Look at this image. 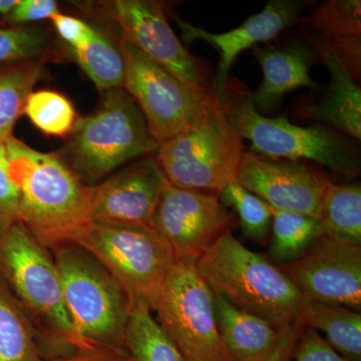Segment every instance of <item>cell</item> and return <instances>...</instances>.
Instances as JSON below:
<instances>
[{
  "mask_svg": "<svg viewBox=\"0 0 361 361\" xmlns=\"http://www.w3.org/2000/svg\"><path fill=\"white\" fill-rule=\"evenodd\" d=\"M168 180L155 158L130 164L90 187V221L152 226Z\"/></svg>",
  "mask_w": 361,
  "mask_h": 361,
  "instance_id": "obj_15",
  "label": "cell"
},
{
  "mask_svg": "<svg viewBox=\"0 0 361 361\" xmlns=\"http://www.w3.org/2000/svg\"><path fill=\"white\" fill-rule=\"evenodd\" d=\"M305 326L297 320L290 326L282 329L281 336L278 342L277 348L269 360L266 361H292L293 360L294 349H295L299 336Z\"/></svg>",
  "mask_w": 361,
  "mask_h": 361,
  "instance_id": "obj_37",
  "label": "cell"
},
{
  "mask_svg": "<svg viewBox=\"0 0 361 361\" xmlns=\"http://www.w3.org/2000/svg\"><path fill=\"white\" fill-rule=\"evenodd\" d=\"M272 211V226L268 260L286 264L302 257L316 240L325 235L320 220L290 211Z\"/></svg>",
  "mask_w": 361,
  "mask_h": 361,
  "instance_id": "obj_23",
  "label": "cell"
},
{
  "mask_svg": "<svg viewBox=\"0 0 361 361\" xmlns=\"http://www.w3.org/2000/svg\"><path fill=\"white\" fill-rule=\"evenodd\" d=\"M61 13L58 2L54 0H18L16 6L1 18L6 27H20L35 21L51 20Z\"/></svg>",
  "mask_w": 361,
  "mask_h": 361,
  "instance_id": "obj_33",
  "label": "cell"
},
{
  "mask_svg": "<svg viewBox=\"0 0 361 361\" xmlns=\"http://www.w3.org/2000/svg\"><path fill=\"white\" fill-rule=\"evenodd\" d=\"M253 56L260 63L264 75L258 89L250 92L252 104L258 111L272 110L291 90L319 87L310 75L318 56L308 40L281 47H255Z\"/></svg>",
  "mask_w": 361,
  "mask_h": 361,
  "instance_id": "obj_17",
  "label": "cell"
},
{
  "mask_svg": "<svg viewBox=\"0 0 361 361\" xmlns=\"http://www.w3.org/2000/svg\"><path fill=\"white\" fill-rule=\"evenodd\" d=\"M304 299L361 311V245L323 235L295 261L277 265Z\"/></svg>",
  "mask_w": 361,
  "mask_h": 361,
  "instance_id": "obj_12",
  "label": "cell"
},
{
  "mask_svg": "<svg viewBox=\"0 0 361 361\" xmlns=\"http://www.w3.org/2000/svg\"><path fill=\"white\" fill-rule=\"evenodd\" d=\"M294 361H351L337 353L319 332L303 329L294 349Z\"/></svg>",
  "mask_w": 361,
  "mask_h": 361,
  "instance_id": "obj_34",
  "label": "cell"
},
{
  "mask_svg": "<svg viewBox=\"0 0 361 361\" xmlns=\"http://www.w3.org/2000/svg\"><path fill=\"white\" fill-rule=\"evenodd\" d=\"M51 20L59 37L70 45L71 49H82L85 47L96 33V28L73 16L59 13L54 16Z\"/></svg>",
  "mask_w": 361,
  "mask_h": 361,
  "instance_id": "obj_35",
  "label": "cell"
},
{
  "mask_svg": "<svg viewBox=\"0 0 361 361\" xmlns=\"http://www.w3.org/2000/svg\"><path fill=\"white\" fill-rule=\"evenodd\" d=\"M118 44L126 63L123 89L141 109L154 141L163 144L194 125L215 97V89L182 82L125 37Z\"/></svg>",
  "mask_w": 361,
  "mask_h": 361,
  "instance_id": "obj_10",
  "label": "cell"
},
{
  "mask_svg": "<svg viewBox=\"0 0 361 361\" xmlns=\"http://www.w3.org/2000/svg\"><path fill=\"white\" fill-rule=\"evenodd\" d=\"M219 199L223 205L234 209L247 239L261 245L269 243L272 211L266 202L237 182L223 188Z\"/></svg>",
  "mask_w": 361,
  "mask_h": 361,
  "instance_id": "obj_27",
  "label": "cell"
},
{
  "mask_svg": "<svg viewBox=\"0 0 361 361\" xmlns=\"http://www.w3.org/2000/svg\"><path fill=\"white\" fill-rule=\"evenodd\" d=\"M25 114L44 134L56 137L70 135L78 121L70 99L49 90L32 92L26 101Z\"/></svg>",
  "mask_w": 361,
  "mask_h": 361,
  "instance_id": "obj_28",
  "label": "cell"
},
{
  "mask_svg": "<svg viewBox=\"0 0 361 361\" xmlns=\"http://www.w3.org/2000/svg\"><path fill=\"white\" fill-rule=\"evenodd\" d=\"M299 322L322 332L324 341L337 353L351 361H361V313L304 299Z\"/></svg>",
  "mask_w": 361,
  "mask_h": 361,
  "instance_id": "obj_20",
  "label": "cell"
},
{
  "mask_svg": "<svg viewBox=\"0 0 361 361\" xmlns=\"http://www.w3.org/2000/svg\"><path fill=\"white\" fill-rule=\"evenodd\" d=\"M233 219L219 195L180 189L168 183L152 227L167 241L177 260L197 261L224 233L231 231Z\"/></svg>",
  "mask_w": 361,
  "mask_h": 361,
  "instance_id": "obj_11",
  "label": "cell"
},
{
  "mask_svg": "<svg viewBox=\"0 0 361 361\" xmlns=\"http://www.w3.org/2000/svg\"><path fill=\"white\" fill-rule=\"evenodd\" d=\"M73 58L102 92L123 89L126 63L120 44L96 30L94 37L82 49H71Z\"/></svg>",
  "mask_w": 361,
  "mask_h": 361,
  "instance_id": "obj_26",
  "label": "cell"
},
{
  "mask_svg": "<svg viewBox=\"0 0 361 361\" xmlns=\"http://www.w3.org/2000/svg\"><path fill=\"white\" fill-rule=\"evenodd\" d=\"M329 68L330 84L317 103L301 109L302 118L331 126L346 135L361 139V90L357 82L343 70L334 56L319 54Z\"/></svg>",
  "mask_w": 361,
  "mask_h": 361,
  "instance_id": "obj_19",
  "label": "cell"
},
{
  "mask_svg": "<svg viewBox=\"0 0 361 361\" xmlns=\"http://www.w3.org/2000/svg\"><path fill=\"white\" fill-rule=\"evenodd\" d=\"M242 141L216 94L194 125L160 145L155 159L172 186L219 195L236 182Z\"/></svg>",
  "mask_w": 361,
  "mask_h": 361,
  "instance_id": "obj_8",
  "label": "cell"
},
{
  "mask_svg": "<svg viewBox=\"0 0 361 361\" xmlns=\"http://www.w3.org/2000/svg\"><path fill=\"white\" fill-rule=\"evenodd\" d=\"M197 269L215 295L281 330L299 319L303 296L264 256L249 250L227 231L197 260Z\"/></svg>",
  "mask_w": 361,
  "mask_h": 361,
  "instance_id": "obj_3",
  "label": "cell"
},
{
  "mask_svg": "<svg viewBox=\"0 0 361 361\" xmlns=\"http://www.w3.org/2000/svg\"><path fill=\"white\" fill-rule=\"evenodd\" d=\"M196 262L176 261L152 304V312L185 361H233L216 323L214 293Z\"/></svg>",
  "mask_w": 361,
  "mask_h": 361,
  "instance_id": "obj_9",
  "label": "cell"
},
{
  "mask_svg": "<svg viewBox=\"0 0 361 361\" xmlns=\"http://www.w3.org/2000/svg\"><path fill=\"white\" fill-rule=\"evenodd\" d=\"M73 329L85 344L126 351L129 299L96 257L73 243L51 248Z\"/></svg>",
  "mask_w": 361,
  "mask_h": 361,
  "instance_id": "obj_6",
  "label": "cell"
},
{
  "mask_svg": "<svg viewBox=\"0 0 361 361\" xmlns=\"http://www.w3.org/2000/svg\"><path fill=\"white\" fill-rule=\"evenodd\" d=\"M214 313L223 343L233 361H266L277 348L282 329L240 310L214 294Z\"/></svg>",
  "mask_w": 361,
  "mask_h": 361,
  "instance_id": "obj_18",
  "label": "cell"
},
{
  "mask_svg": "<svg viewBox=\"0 0 361 361\" xmlns=\"http://www.w3.org/2000/svg\"><path fill=\"white\" fill-rule=\"evenodd\" d=\"M219 99L226 118L242 139L251 142L254 153L281 160L313 161L348 180L360 176V157L343 135L323 126L293 125L286 116L261 115L252 104L249 90L236 78H228Z\"/></svg>",
  "mask_w": 361,
  "mask_h": 361,
  "instance_id": "obj_4",
  "label": "cell"
},
{
  "mask_svg": "<svg viewBox=\"0 0 361 361\" xmlns=\"http://www.w3.org/2000/svg\"><path fill=\"white\" fill-rule=\"evenodd\" d=\"M44 61L0 66V144L13 137L14 126L25 114L28 97L44 78Z\"/></svg>",
  "mask_w": 361,
  "mask_h": 361,
  "instance_id": "obj_22",
  "label": "cell"
},
{
  "mask_svg": "<svg viewBox=\"0 0 361 361\" xmlns=\"http://www.w3.org/2000/svg\"><path fill=\"white\" fill-rule=\"evenodd\" d=\"M45 361H135L134 358L118 349L108 348V346L92 345L77 349L75 353L63 357L52 358Z\"/></svg>",
  "mask_w": 361,
  "mask_h": 361,
  "instance_id": "obj_36",
  "label": "cell"
},
{
  "mask_svg": "<svg viewBox=\"0 0 361 361\" xmlns=\"http://www.w3.org/2000/svg\"><path fill=\"white\" fill-rule=\"evenodd\" d=\"M126 348L135 361H185L152 310L145 305L130 310Z\"/></svg>",
  "mask_w": 361,
  "mask_h": 361,
  "instance_id": "obj_25",
  "label": "cell"
},
{
  "mask_svg": "<svg viewBox=\"0 0 361 361\" xmlns=\"http://www.w3.org/2000/svg\"><path fill=\"white\" fill-rule=\"evenodd\" d=\"M159 147L134 99L123 89H113L104 92L92 115L78 118L59 156L92 187L128 161L157 153Z\"/></svg>",
  "mask_w": 361,
  "mask_h": 361,
  "instance_id": "obj_5",
  "label": "cell"
},
{
  "mask_svg": "<svg viewBox=\"0 0 361 361\" xmlns=\"http://www.w3.org/2000/svg\"><path fill=\"white\" fill-rule=\"evenodd\" d=\"M308 42L314 47L317 56L330 54L356 82L361 77V35L356 37H323L312 35Z\"/></svg>",
  "mask_w": 361,
  "mask_h": 361,
  "instance_id": "obj_31",
  "label": "cell"
},
{
  "mask_svg": "<svg viewBox=\"0 0 361 361\" xmlns=\"http://www.w3.org/2000/svg\"><path fill=\"white\" fill-rule=\"evenodd\" d=\"M319 37H356L361 35L360 0H329L315 7L303 18Z\"/></svg>",
  "mask_w": 361,
  "mask_h": 361,
  "instance_id": "obj_29",
  "label": "cell"
},
{
  "mask_svg": "<svg viewBox=\"0 0 361 361\" xmlns=\"http://www.w3.org/2000/svg\"><path fill=\"white\" fill-rule=\"evenodd\" d=\"M310 6V1L302 0H270L260 13L247 18L238 27L223 33L207 32L179 18H176V23L182 30L183 39L186 44L203 39L219 51L220 63L214 87L219 97L224 90L230 68L238 54L247 49L257 47L261 42L274 39L283 30L293 25L299 13Z\"/></svg>",
  "mask_w": 361,
  "mask_h": 361,
  "instance_id": "obj_16",
  "label": "cell"
},
{
  "mask_svg": "<svg viewBox=\"0 0 361 361\" xmlns=\"http://www.w3.org/2000/svg\"><path fill=\"white\" fill-rule=\"evenodd\" d=\"M6 149L18 221L47 249L70 243L90 222V187L56 154L40 153L14 137Z\"/></svg>",
  "mask_w": 361,
  "mask_h": 361,
  "instance_id": "obj_1",
  "label": "cell"
},
{
  "mask_svg": "<svg viewBox=\"0 0 361 361\" xmlns=\"http://www.w3.org/2000/svg\"><path fill=\"white\" fill-rule=\"evenodd\" d=\"M18 222V193L11 178L6 144H0V238Z\"/></svg>",
  "mask_w": 361,
  "mask_h": 361,
  "instance_id": "obj_32",
  "label": "cell"
},
{
  "mask_svg": "<svg viewBox=\"0 0 361 361\" xmlns=\"http://www.w3.org/2000/svg\"><path fill=\"white\" fill-rule=\"evenodd\" d=\"M0 361H44L32 322L1 277Z\"/></svg>",
  "mask_w": 361,
  "mask_h": 361,
  "instance_id": "obj_21",
  "label": "cell"
},
{
  "mask_svg": "<svg viewBox=\"0 0 361 361\" xmlns=\"http://www.w3.org/2000/svg\"><path fill=\"white\" fill-rule=\"evenodd\" d=\"M0 277L32 322L44 360L92 345L73 329L54 257L20 221L0 238Z\"/></svg>",
  "mask_w": 361,
  "mask_h": 361,
  "instance_id": "obj_2",
  "label": "cell"
},
{
  "mask_svg": "<svg viewBox=\"0 0 361 361\" xmlns=\"http://www.w3.org/2000/svg\"><path fill=\"white\" fill-rule=\"evenodd\" d=\"M123 37L182 82L210 89L203 63L187 51L169 25L164 4L152 0H115L104 4Z\"/></svg>",
  "mask_w": 361,
  "mask_h": 361,
  "instance_id": "obj_13",
  "label": "cell"
},
{
  "mask_svg": "<svg viewBox=\"0 0 361 361\" xmlns=\"http://www.w3.org/2000/svg\"><path fill=\"white\" fill-rule=\"evenodd\" d=\"M236 182L271 207L322 218L329 178L297 161L281 160L244 151Z\"/></svg>",
  "mask_w": 361,
  "mask_h": 361,
  "instance_id": "obj_14",
  "label": "cell"
},
{
  "mask_svg": "<svg viewBox=\"0 0 361 361\" xmlns=\"http://www.w3.org/2000/svg\"><path fill=\"white\" fill-rule=\"evenodd\" d=\"M320 222L327 236L361 245L360 183H330L323 198Z\"/></svg>",
  "mask_w": 361,
  "mask_h": 361,
  "instance_id": "obj_24",
  "label": "cell"
},
{
  "mask_svg": "<svg viewBox=\"0 0 361 361\" xmlns=\"http://www.w3.org/2000/svg\"><path fill=\"white\" fill-rule=\"evenodd\" d=\"M18 0H0V16H6L14 6Z\"/></svg>",
  "mask_w": 361,
  "mask_h": 361,
  "instance_id": "obj_38",
  "label": "cell"
},
{
  "mask_svg": "<svg viewBox=\"0 0 361 361\" xmlns=\"http://www.w3.org/2000/svg\"><path fill=\"white\" fill-rule=\"evenodd\" d=\"M70 243L92 254L115 277L130 310L152 304L177 258L152 226L90 221Z\"/></svg>",
  "mask_w": 361,
  "mask_h": 361,
  "instance_id": "obj_7",
  "label": "cell"
},
{
  "mask_svg": "<svg viewBox=\"0 0 361 361\" xmlns=\"http://www.w3.org/2000/svg\"><path fill=\"white\" fill-rule=\"evenodd\" d=\"M49 51V35L42 28H0V66L45 59Z\"/></svg>",
  "mask_w": 361,
  "mask_h": 361,
  "instance_id": "obj_30",
  "label": "cell"
}]
</instances>
